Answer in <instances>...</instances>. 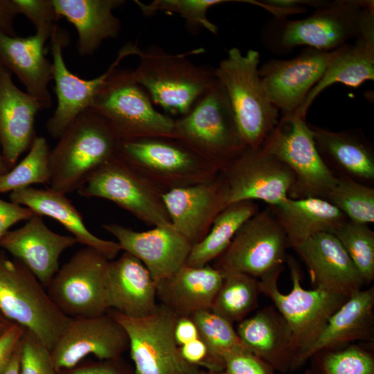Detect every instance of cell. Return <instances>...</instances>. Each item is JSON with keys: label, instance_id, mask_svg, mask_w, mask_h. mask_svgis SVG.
<instances>
[{"label": "cell", "instance_id": "5bb4252c", "mask_svg": "<svg viewBox=\"0 0 374 374\" xmlns=\"http://www.w3.org/2000/svg\"><path fill=\"white\" fill-rule=\"evenodd\" d=\"M109 261L97 250L84 247L59 268L46 291L62 314L86 318L107 313Z\"/></svg>", "mask_w": 374, "mask_h": 374}, {"label": "cell", "instance_id": "e0dca14e", "mask_svg": "<svg viewBox=\"0 0 374 374\" xmlns=\"http://www.w3.org/2000/svg\"><path fill=\"white\" fill-rule=\"evenodd\" d=\"M342 46L331 51L307 47L290 60L272 59L265 63L259 75L271 103L283 114L295 112Z\"/></svg>", "mask_w": 374, "mask_h": 374}, {"label": "cell", "instance_id": "681fc988", "mask_svg": "<svg viewBox=\"0 0 374 374\" xmlns=\"http://www.w3.org/2000/svg\"><path fill=\"white\" fill-rule=\"evenodd\" d=\"M18 15L13 0H0V32L8 35H16L14 20Z\"/></svg>", "mask_w": 374, "mask_h": 374}, {"label": "cell", "instance_id": "bcb514c9", "mask_svg": "<svg viewBox=\"0 0 374 374\" xmlns=\"http://www.w3.org/2000/svg\"><path fill=\"white\" fill-rule=\"evenodd\" d=\"M35 213L28 208L0 198V241L14 224L29 220Z\"/></svg>", "mask_w": 374, "mask_h": 374}, {"label": "cell", "instance_id": "ab89813d", "mask_svg": "<svg viewBox=\"0 0 374 374\" xmlns=\"http://www.w3.org/2000/svg\"><path fill=\"white\" fill-rule=\"evenodd\" d=\"M232 1L225 0H154L148 3L135 0L142 14L150 17L157 12L177 14L192 26L202 27L217 35V26L206 17L207 10L216 5Z\"/></svg>", "mask_w": 374, "mask_h": 374}, {"label": "cell", "instance_id": "4316f807", "mask_svg": "<svg viewBox=\"0 0 374 374\" xmlns=\"http://www.w3.org/2000/svg\"><path fill=\"white\" fill-rule=\"evenodd\" d=\"M374 287L361 290L332 314L313 345L302 355L297 369L317 352L355 341L373 344Z\"/></svg>", "mask_w": 374, "mask_h": 374}, {"label": "cell", "instance_id": "db71d44e", "mask_svg": "<svg viewBox=\"0 0 374 374\" xmlns=\"http://www.w3.org/2000/svg\"><path fill=\"white\" fill-rule=\"evenodd\" d=\"M10 170L4 157L1 152V149L0 146V177L5 175L6 172H8Z\"/></svg>", "mask_w": 374, "mask_h": 374}, {"label": "cell", "instance_id": "60d3db41", "mask_svg": "<svg viewBox=\"0 0 374 374\" xmlns=\"http://www.w3.org/2000/svg\"><path fill=\"white\" fill-rule=\"evenodd\" d=\"M191 317L200 338L216 357L222 359L227 353L244 346L233 323L211 310L197 312Z\"/></svg>", "mask_w": 374, "mask_h": 374}, {"label": "cell", "instance_id": "f6af8a7d", "mask_svg": "<svg viewBox=\"0 0 374 374\" xmlns=\"http://www.w3.org/2000/svg\"><path fill=\"white\" fill-rule=\"evenodd\" d=\"M179 348L181 356L190 364L204 366L208 371H224L223 359L214 355L200 337Z\"/></svg>", "mask_w": 374, "mask_h": 374}, {"label": "cell", "instance_id": "ba28073f", "mask_svg": "<svg viewBox=\"0 0 374 374\" xmlns=\"http://www.w3.org/2000/svg\"><path fill=\"white\" fill-rule=\"evenodd\" d=\"M292 287L287 294L278 287L283 268L259 279L261 294L269 298L285 319L296 351L293 371L297 369L302 355L316 341L332 314L348 298L321 288L305 290L301 285V274L297 263L287 258Z\"/></svg>", "mask_w": 374, "mask_h": 374}, {"label": "cell", "instance_id": "4dcf8cb0", "mask_svg": "<svg viewBox=\"0 0 374 374\" xmlns=\"http://www.w3.org/2000/svg\"><path fill=\"white\" fill-rule=\"evenodd\" d=\"M374 80V20L371 21L355 38L353 44H344L330 62L320 80L309 92L295 113L305 118L315 98L335 83L356 88Z\"/></svg>", "mask_w": 374, "mask_h": 374}, {"label": "cell", "instance_id": "c3c4849f", "mask_svg": "<svg viewBox=\"0 0 374 374\" xmlns=\"http://www.w3.org/2000/svg\"><path fill=\"white\" fill-rule=\"evenodd\" d=\"M174 336L179 346L199 338L198 328L191 317H178L174 327Z\"/></svg>", "mask_w": 374, "mask_h": 374}, {"label": "cell", "instance_id": "83f0119b", "mask_svg": "<svg viewBox=\"0 0 374 374\" xmlns=\"http://www.w3.org/2000/svg\"><path fill=\"white\" fill-rule=\"evenodd\" d=\"M223 274L213 266L186 264L157 284V297L177 317H192L211 310L222 285Z\"/></svg>", "mask_w": 374, "mask_h": 374}, {"label": "cell", "instance_id": "cb8c5ba5", "mask_svg": "<svg viewBox=\"0 0 374 374\" xmlns=\"http://www.w3.org/2000/svg\"><path fill=\"white\" fill-rule=\"evenodd\" d=\"M52 33L39 30L33 35L18 37L0 32V65L13 72L44 109L52 104L48 84L53 80V64L44 50Z\"/></svg>", "mask_w": 374, "mask_h": 374}, {"label": "cell", "instance_id": "484cf974", "mask_svg": "<svg viewBox=\"0 0 374 374\" xmlns=\"http://www.w3.org/2000/svg\"><path fill=\"white\" fill-rule=\"evenodd\" d=\"M235 331L244 346L282 373L293 371L296 351L289 326L275 307L239 321Z\"/></svg>", "mask_w": 374, "mask_h": 374}, {"label": "cell", "instance_id": "f546056e", "mask_svg": "<svg viewBox=\"0 0 374 374\" xmlns=\"http://www.w3.org/2000/svg\"><path fill=\"white\" fill-rule=\"evenodd\" d=\"M59 18L64 17L78 33L77 50L82 56L92 55L107 39L116 37L121 29L114 10L123 0H51Z\"/></svg>", "mask_w": 374, "mask_h": 374}, {"label": "cell", "instance_id": "277c9868", "mask_svg": "<svg viewBox=\"0 0 374 374\" xmlns=\"http://www.w3.org/2000/svg\"><path fill=\"white\" fill-rule=\"evenodd\" d=\"M203 48L171 54L160 47L139 51V64L132 71L151 100L172 115L187 114L215 80L214 70L193 64L186 57Z\"/></svg>", "mask_w": 374, "mask_h": 374}, {"label": "cell", "instance_id": "5b68a950", "mask_svg": "<svg viewBox=\"0 0 374 374\" xmlns=\"http://www.w3.org/2000/svg\"><path fill=\"white\" fill-rule=\"evenodd\" d=\"M175 134L176 140L219 171L247 149L227 95L217 79L187 114L175 119Z\"/></svg>", "mask_w": 374, "mask_h": 374}, {"label": "cell", "instance_id": "9a60e30c", "mask_svg": "<svg viewBox=\"0 0 374 374\" xmlns=\"http://www.w3.org/2000/svg\"><path fill=\"white\" fill-rule=\"evenodd\" d=\"M50 39L57 106L46 126L49 134L58 139L80 114L90 108L97 93L119 63L130 55H137L140 48L132 43L125 44L105 72L85 80L69 71L64 62L63 50L69 42L68 33L56 25Z\"/></svg>", "mask_w": 374, "mask_h": 374}, {"label": "cell", "instance_id": "f5cc1de1", "mask_svg": "<svg viewBox=\"0 0 374 374\" xmlns=\"http://www.w3.org/2000/svg\"><path fill=\"white\" fill-rule=\"evenodd\" d=\"M13 323L8 321L0 313V336L4 333Z\"/></svg>", "mask_w": 374, "mask_h": 374}, {"label": "cell", "instance_id": "2e32d148", "mask_svg": "<svg viewBox=\"0 0 374 374\" xmlns=\"http://www.w3.org/2000/svg\"><path fill=\"white\" fill-rule=\"evenodd\" d=\"M219 173L226 187L228 204L261 200L276 206L289 197L295 184L292 170L260 149H246Z\"/></svg>", "mask_w": 374, "mask_h": 374}, {"label": "cell", "instance_id": "8d00e7d4", "mask_svg": "<svg viewBox=\"0 0 374 374\" xmlns=\"http://www.w3.org/2000/svg\"><path fill=\"white\" fill-rule=\"evenodd\" d=\"M50 152L47 141L35 136L26 157L12 169L0 177V194L47 184L51 179Z\"/></svg>", "mask_w": 374, "mask_h": 374}, {"label": "cell", "instance_id": "6da1fadb", "mask_svg": "<svg viewBox=\"0 0 374 374\" xmlns=\"http://www.w3.org/2000/svg\"><path fill=\"white\" fill-rule=\"evenodd\" d=\"M372 20L373 1H327L303 19H275L265 30L264 42L276 53L297 46L331 51L356 38Z\"/></svg>", "mask_w": 374, "mask_h": 374}, {"label": "cell", "instance_id": "7bdbcfd3", "mask_svg": "<svg viewBox=\"0 0 374 374\" xmlns=\"http://www.w3.org/2000/svg\"><path fill=\"white\" fill-rule=\"evenodd\" d=\"M222 359L228 374H275L269 364L244 346L227 353Z\"/></svg>", "mask_w": 374, "mask_h": 374}, {"label": "cell", "instance_id": "d6986e66", "mask_svg": "<svg viewBox=\"0 0 374 374\" xmlns=\"http://www.w3.org/2000/svg\"><path fill=\"white\" fill-rule=\"evenodd\" d=\"M162 197L173 229L193 246L204 239L228 205L226 187L220 173L205 182L169 190Z\"/></svg>", "mask_w": 374, "mask_h": 374}, {"label": "cell", "instance_id": "ac0fdd59", "mask_svg": "<svg viewBox=\"0 0 374 374\" xmlns=\"http://www.w3.org/2000/svg\"><path fill=\"white\" fill-rule=\"evenodd\" d=\"M128 348L125 329L107 312L93 317L71 318L50 353L59 373L75 367L89 355L101 360L117 359Z\"/></svg>", "mask_w": 374, "mask_h": 374}, {"label": "cell", "instance_id": "ee69618b", "mask_svg": "<svg viewBox=\"0 0 374 374\" xmlns=\"http://www.w3.org/2000/svg\"><path fill=\"white\" fill-rule=\"evenodd\" d=\"M18 14L24 15L36 30L53 31L59 17L51 0H13Z\"/></svg>", "mask_w": 374, "mask_h": 374}, {"label": "cell", "instance_id": "9f6ffc18", "mask_svg": "<svg viewBox=\"0 0 374 374\" xmlns=\"http://www.w3.org/2000/svg\"><path fill=\"white\" fill-rule=\"evenodd\" d=\"M303 374H308V371L306 370V371Z\"/></svg>", "mask_w": 374, "mask_h": 374}, {"label": "cell", "instance_id": "836d02e7", "mask_svg": "<svg viewBox=\"0 0 374 374\" xmlns=\"http://www.w3.org/2000/svg\"><path fill=\"white\" fill-rule=\"evenodd\" d=\"M258 211L253 201L228 204L215 217L204 239L192 247L186 264L202 267L215 260L227 248L242 224Z\"/></svg>", "mask_w": 374, "mask_h": 374}, {"label": "cell", "instance_id": "7402d4cb", "mask_svg": "<svg viewBox=\"0 0 374 374\" xmlns=\"http://www.w3.org/2000/svg\"><path fill=\"white\" fill-rule=\"evenodd\" d=\"M295 250L305 262L312 285L349 298L366 284L361 274L332 233H318Z\"/></svg>", "mask_w": 374, "mask_h": 374}, {"label": "cell", "instance_id": "3957f363", "mask_svg": "<svg viewBox=\"0 0 374 374\" xmlns=\"http://www.w3.org/2000/svg\"><path fill=\"white\" fill-rule=\"evenodd\" d=\"M58 139L50 152L48 188L65 195L78 190L96 168L116 155L121 143L107 122L91 108Z\"/></svg>", "mask_w": 374, "mask_h": 374}, {"label": "cell", "instance_id": "8fae6325", "mask_svg": "<svg viewBox=\"0 0 374 374\" xmlns=\"http://www.w3.org/2000/svg\"><path fill=\"white\" fill-rule=\"evenodd\" d=\"M78 192L111 201L148 225L172 228L163 193L118 152L96 168Z\"/></svg>", "mask_w": 374, "mask_h": 374}, {"label": "cell", "instance_id": "30bf717a", "mask_svg": "<svg viewBox=\"0 0 374 374\" xmlns=\"http://www.w3.org/2000/svg\"><path fill=\"white\" fill-rule=\"evenodd\" d=\"M118 154L163 193L205 182L220 172L176 139L123 141Z\"/></svg>", "mask_w": 374, "mask_h": 374}, {"label": "cell", "instance_id": "7dc6e473", "mask_svg": "<svg viewBox=\"0 0 374 374\" xmlns=\"http://www.w3.org/2000/svg\"><path fill=\"white\" fill-rule=\"evenodd\" d=\"M25 329L13 323L0 336V374H3L24 333Z\"/></svg>", "mask_w": 374, "mask_h": 374}, {"label": "cell", "instance_id": "d6a6232c", "mask_svg": "<svg viewBox=\"0 0 374 374\" xmlns=\"http://www.w3.org/2000/svg\"><path fill=\"white\" fill-rule=\"evenodd\" d=\"M316 147L324 161L328 159L348 176L360 182L374 179V157L367 142L350 131L333 132L314 125Z\"/></svg>", "mask_w": 374, "mask_h": 374}, {"label": "cell", "instance_id": "f1b7e54d", "mask_svg": "<svg viewBox=\"0 0 374 374\" xmlns=\"http://www.w3.org/2000/svg\"><path fill=\"white\" fill-rule=\"evenodd\" d=\"M9 197L10 202L28 208L35 214L55 220L78 243L97 250L109 260H114L121 251L117 242L102 239L87 228L81 213L65 194L48 188L28 187L12 191Z\"/></svg>", "mask_w": 374, "mask_h": 374}, {"label": "cell", "instance_id": "7a4b0ae2", "mask_svg": "<svg viewBox=\"0 0 374 374\" xmlns=\"http://www.w3.org/2000/svg\"><path fill=\"white\" fill-rule=\"evenodd\" d=\"M260 54L236 47L214 69L227 95L240 137L247 148L258 150L276 126L279 110L270 101L259 75Z\"/></svg>", "mask_w": 374, "mask_h": 374}, {"label": "cell", "instance_id": "9c48e42d", "mask_svg": "<svg viewBox=\"0 0 374 374\" xmlns=\"http://www.w3.org/2000/svg\"><path fill=\"white\" fill-rule=\"evenodd\" d=\"M260 149L293 172L295 184L289 197L325 199L336 183L337 176L320 155L310 125L294 112L283 115Z\"/></svg>", "mask_w": 374, "mask_h": 374}, {"label": "cell", "instance_id": "816d5d0a", "mask_svg": "<svg viewBox=\"0 0 374 374\" xmlns=\"http://www.w3.org/2000/svg\"><path fill=\"white\" fill-rule=\"evenodd\" d=\"M20 344L16 349L11 361L3 374H19Z\"/></svg>", "mask_w": 374, "mask_h": 374}, {"label": "cell", "instance_id": "8992f818", "mask_svg": "<svg viewBox=\"0 0 374 374\" xmlns=\"http://www.w3.org/2000/svg\"><path fill=\"white\" fill-rule=\"evenodd\" d=\"M132 71L116 69L101 87L91 109L109 125L121 142L149 138L175 139V119L156 110Z\"/></svg>", "mask_w": 374, "mask_h": 374}, {"label": "cell", "instance_id": "44dd1931", "mask_svg": "<svg viewBox=\"0 0 374 374\" xmlns=\"http://www.w3.org/2000/svg\"><path fill=\"white\" fill-rule=\"evenodd\" d=\"M77 243L73 235L53 231L41 215L34 214L24 226L8 231L0 247L25 265L46 288L60 268L61 254Z\"/></svg>", "mask_w": 374, "mask_h": 374}, {"label": "cell", "instance_id": "603a6c76", "mask_svg": "<svg viewBox=\"0 0 374 374\" xmlns=\"http://www.w3.org/2000/svg\"><path fill=\"white\" fill-rule=\"evenodd\" d=\"M42 109L41 103L20 90L12 73L0 65V146L10 170L30 148L36 136V116Z\"/></svg>", "mask_w": 374, "mask_h": 374}, {"label": "cell", "instance_id": "52a82bcc", "mask_svg": "<svg viewBox=\"0 0 374 374\" xmlns=\"http://www.w3.org/2000/svg\"><path fill=\"white\" fill-rule=\"evenodd\" d=\"M0 313L33 333L50 351L71 319L25 265L1 253Z\"/></svg>", "mask_w": 374, "mask_h": 374}, {"label": "cell", "instance_id": "d4e9b609", "mask_svg": "<svg viewBox=\"0 0 374 374\" xmlns=\"http://www.w3.org/2000/svg\"><path fill=\"white\" fill-rule=\"evenodd\" d=\"M157 299V283L139 259L124 251L118 258L109 261L107 283L109 310L130 317H145L154 312Z\"/></svg>", "mask_w": 374, "mask_h": 374}, {"label": "cell", "instance_id": "1f68e13d", "mask_svg": "<svg viewBox=\"0 0 374 374\" xmlns=\"http://www.w3.org/2000/svg\"><path fill=\"white\" fill-rule=\"evenodd\" d=\"M270 207L285 233L288 247L294 249L318 233H332L347 220L337 208L321 197H287Z\"/></svg>", "mask_w": 374, "mask_h": 374}, {"label": "cell", "instance_id": "7c38bea8", "mask_svg": "<svg viewBox=\"0 0 374 374\" xmlns=\"http://www.w3.org/2000/svg\"><path fill=\"white\" fill-rule=\"evenodd\" d=\"M111 314L125 329L136 374H201L198 367L181 356L174 336L177 316L158 303L147 317H127L114 310Z\"/></svg>", "mask_w": 374, "mask_h": 374}, {"label": "cell", "instance_id": "b9f144b4", "mask_svg": "<svg viewBox=\"0 0 374 374\" xmlns=\"http://www.w3.org/2000/svg\"><path fill=\"white\" fill-rule=\"evenodd\" d=\"M50 350L25 330L20 342L19 374H57Z\"/></svg>", "mask_w": 374, "mask_h": 374}, {"label": "cell", "instance_id": "f35d334b", "mask_svg": "<svg viewBox=\"0 0 374 374\" xmlns=\"http://www.w3.org/2000/svg\"><path fill=\"white\" fill-rule=\"evenodd\" d=\"M366 283L374 278V232L368 224L346 220L332 233Z\"/></svg>", "mask_w": 374, "mask_h": 374}, {"label": "cell", "instance_id": "d590c367", "mask_svg": "<svg viewBox=\"0 0 374 374\" xmlns=\"http://www.w3.org/2000/svg\"><path fill=\"white\" fill-rule=\"evenodd\" d=\"M371 344L350 343L314 353L308 374H374Z\"/></svg>", "mask_w": 374, "mask_h": 374}, {"label": "cell", "instance_id": "e575fe53", "mask_svg": "<svg viewBox=\"0 0 374 374\" xmlns=\"http://www.w3.org/2000/svg\"><path fill=\"white\" fill-rule=\"evenodd\" d=\"M259 280L243 274L224 276L211 310L231 323L239 322L258 306Z\"/></svg>", "mask_w": 374, "mask_h": 374}, {"label": "cell", "instance_id": "f907efd6", "mask_svg": "<svg viewBox=\"0 0 374 374\" xmlns=\"http://www.w3.org/2000/svg\"><path fill=\"white\" fill-rule=\"evenodd\" d=\"M112 360L76 368H70L72 370L68 374H124L121 369L111 362Z\"/></svg>", "mask_w": 374, "mask_h": 374}, {"label": "cell", "instance_id": "74e56055", "mask_svg": "<svg viewBox=\"0 0 374 374\" xmlns=\"http://www.w3.org/2000/svg\"><path fill=\"white\" fill-rule=\"evenodd\" d=\"M348 220L364 224L374 222V189L346 175L337 176L325 198Z\"/></svg>", "mask_w": 374, "mask_h": 374}, {"label": "cell", "instance_id": "4fadbf2b", "mask_svg": "<svg viewBox=\"0 0 374 374\" xmlns=\"http://www.w3.org/2000/svg\"><path fill=\"white\" fill-rule=\"evenodd\" d=\"M287 247L285 233L269 206L242 224L213 267L223 276L243 274L259 280L283 268Z\"/></svg>", "mask_w": 374, "mask_h": 374}, {"label": "cell", "instance_id": "11a10c76", "mask_svg": "<svg viewBox=\"0 0 374 374\" xmlns=\"http://www.w3.org/2000/svg\"><path fill=\"white\" fill-rule=\"evenodd\" d=\"M201 374H228V373H226L224 371H208L205 373H201Z\"/></svg>", "mask_w": 374, "mask_h": 374}, {"label": "cell", "instance_id": "ffe728a7", "mask_svg": "<svg viewBox=\"0 0 374 374\" xmlns=\"http://www.w3.org/2000/svg\"><path fill=\"white\" fill-rule=\"evenodd\" d=\"M113 235L121 250L139 259L157 283L186 264L193 245L171 227L138 231L117 223L103 224Z\"/></svg>", "mask_w": 374, "mask_h": 374}]
</instances>
